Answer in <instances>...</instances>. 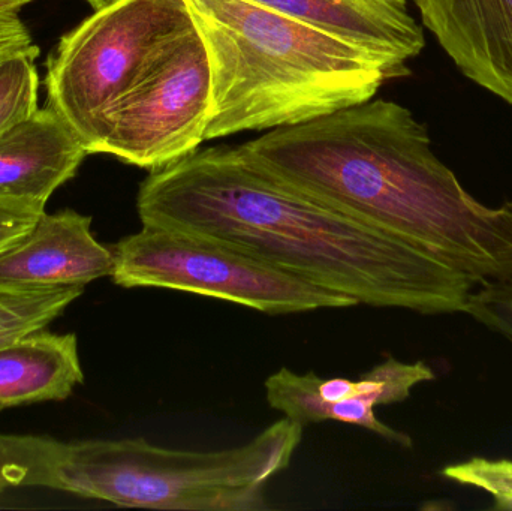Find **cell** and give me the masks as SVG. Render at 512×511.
<instances>
[{"mask_svg":"<svg viewBox=\"0 0 512 511\" xmlns=\"http://www.w3.org/2000/svg\"><path fill=\"white\" fill-rule=\"evenodd\" d=\"M44 212L33 204L0 198V251L29 233Z\"/></svg>","mask_w":512,"mask_h":511,"instance_id":"obj_20","label":"cell"},{"mask_svg":"<svg viewBox=\"0 0 512 511\" xmlns=\"http://www.w3.org/2000/svg\"><path fill=\"white\" fill-rule=\"evenodd\" d=\"M192 26L186 0H122L95 11L48 56V107L74 129L89 155L99 153L111 111Z\"/></svg>","mask_w":512,"mask_h":511,"instance_id":"obj_5","label":"cell"},{"mask_svg":"<svg viewBox=\"0 0 512 511\" xmlns=\"http://www.w3.org/2000/svg\"><path fill=\"white\" fill-rule=\"evenodd\" d=\"M93 11H101V9L110 8V6L116 5V3L122 2V0H86Z\"/></svg>","mask_w":512,"mask_h":511,"instance_id":"obj_21","label":"cell"},{"mask_svg":"<svg viewBox=\"0 0 512 511\" xmlns=\"http://www.w3.org/2000/svg\"><path fill=\"white\" fill-rule=\"evenodd\" d=\"M83 291L84 287L0 285V347L47 329Z\"/></svg>","mask_w":512,"mask_h":511,"instance_id":"obj_14","label":"cell"},{"mask_svg":"<svg viewBox=\"0 0 512 511\" xmlns=\"http://www.w3.org/2000/svg\"><path fill=\"white\" fill-rule=\"evenodd\" d=\"M465 314L512 342V275L478 285L469 296Z\"/></svg>","mask_w":512,"mask_h":511,"instance_id":"obj_18","label":"cell"},{"mask_svg":"<svg viewBox=\"0 0 512 511\" xmlns=\"http://www.w3.org/2000/svg\"><path fill=\"white\" fill-rule=\"evenodd\" d=\"M87 155L83 141L53 108H38L0 135V198L45 209Z\"/></svg>","mask_w":512,"mask_h":511,"instance_id":"obj_12","label":"cell"},{"mask_svg":"<svg viewBox=\"0 0 512 511\" xmlns=\"http://www.w3.org/2000/svg\"><path fill=\"white\" fill-rule=\"evenodd\" d=\"M303 431L283 417L219 452L162 449L143 438L65 444L54 489L132 509L265 510L268 482L289 467Z\"/></svg>","mask_w":512,"mask_h":511,"instance_id":"obj_4","label":"cell"},{"mask_svg":"<svg viewBox=\"0 0 512 511\" xmlns=\"http://www.w3.org/2000/svg\"><path fill=\"white\" fill-rule=\"evenodd\" d=\"M445 479L471 486L492 495L495 510H512V461L474 458L450 465L442 471Z\"/></svg>","mask_w":512,"mask_h":511,"instance_id":"obj_17","label":"cell"},{"mask_svg":"<svg viewBox=\"0 0 512 511\" xmlns=\"http://www.w3.org/2000/svg\"><path fill=\"white\" fill-rule=\"evenodd\" d=\"M84 374L74 333L47 329L0 347V407L65 401Z\"/></svg>","mask_w":512,"mask_h":511,"instance_id":"obj_13","label":"cell"},{"mask_svg":"<svg viewBox=\"0 0 512 511\" xmlns=\"http://www.w3.org/2000/svg\"><path fill=\"white\" fill-rule=\"evenodd\" d=\"M143 227L228 243L357 305L465 312L477 281L268 177L239 147L188 153L138 189Z\"/></svg>","mask_w":512,"mask_h":511,"instance_id":"obj_1","label":"cell"},{"mask_svg":"<svg viewBox=\"0 0 512 511\" xmlns=\"http://www.w3.org/2000/svg\"><path fill=\"white\" fill-rule=\"evenodd\" d=\"M210 90L209 56L194 23L111 111L99 153L152 171L194 152L206 141Z\"/></svg>","mask_w":512,"mask_h":511,"instance_id":"obj_7","label":"cell"},{"mask_svg":"<svg viewBox=\"0 0 512 511\" xmlns=\"http://www.w3.org/2000/svg\"><path fill=\"white\" fill-rule=\"evenodd\" d=\"M435 378L426 363L399 362L394 357H388L358 381L321 378L313 372L300 375L282 368L265 380V398L273 410L300 425L333 420L367 429L409 449L411 437L382 423L376 417V407L406 401L415 386Z\"/></svg>","mask_w":512,"mask_h":511,"instance_id":"obj_8","label":"cell"},{"mask_svg":"<svg viewBox=\"0 0 512 511\" xmlns=\"http://www.w3.org/2000/svg\"><path fill=\"white\" fill-rule=\"evenodd\" d=\"M65 444L50 437L0 434V492L18 486L54 489Z\"/></svg>","mask_w":512,"mask_h":511,"instance_id":"obj_15","label":"cell"},{"mask_svg":"<svg viewBox=\"0 0 512 511\" xmlns=\"http://www.w3.org/2000/svg\"><path fill=\"white\" fill-rule=\"evenodd\" d=\"M271 179L471 276L512 275V201L472 197L411 110L370 99L240 146Z\"/></svg>","mask_w":512,"mask_h":511,"instance_id":"obj_2","label":"cell"},{"mask_svg":"<svg viewBox=\"0 0 512 511\" xmlns=\"http://www.w3.org/2000/svg\"><path fill=\"white\" fill-rule=\"evenodd\" d=\"M36 57L20 54L0 62V135L38 110Z\"/></svg>","mask_w":512,"mask_h":511,"instance_id":"obj_16","label":"cell"},{"mask_svg":"<svg viewBox=\"0 0 512 511\" xmlns=\"http://www.w3.org/2000/svg\"><path fill=\"white\" fill-rule=\"evenodd\" d=\"M2 410H3V408H2V407H0V411H2Z\"/></svg>","mask_w":512,"mask_h":511,"instance_id":"obj_22","label":"cell"},{"mask_svg":"<svg viewBox=\"0 0 512 511\" xmlns=\"http://www.w3.org/2000/svg\"><path fill=\"white\" fill-rule=\"evenodd\" d=\"M90 228L92 218L75 210L42 213L29 233L0 251V285L86 287L113 275V248L99 243Z\"/></svg>","mask_w":512,"mask_h":511,"instance_id":"obj_9","label":"cell"},{"mask_svg":"<svg viewBox=\"0 0 512 511\" xmlns=\"http://www.w3.org/2000/svg\"><path fill=\"white\" fill-rule=\"evenodd\" d=\"M33 2L35 0H0V62L20 54L39 56V47L20 17V12Z\"/></svg>","mask_w":512,"mask_h":511,"instance_id":"obj_19","label":"cell"},{"mask_svg":"<svg viewBox=\"0 0 512 511\" xmlns=\"http://www.w3.org/2000/svg\"><path fill=\"white\" fill-rule=\"evenodd\" d=\"M319 27L378 57L393 80L411 75L409 62L426 45L409 0H252Z\"/></svg>","mask_w":512,"mask_h":511,"instance_id":"obj_11","label":"cell"},{"mask_svg":"<svg viewBox=\"0 0 512 511\" xmlns=\"http://www.w3.org/2000/svg\"><path fill=\"white\" fill-rule=\"evenodd\" d=\"M210 63L206 141L286 128L375 98L369 51L252 0H186Z\"/></svg>","mask_w":512,"mask_h":511,"instance_id":"obj_3","label":"cell"},{"mask_svg":"<svg viewBox=\"0 0 512 511\" xmlns=\"http://www.w3.org/2000/svg\"><path fill=\"white\" fill-rule=\"evenodd\" d=\"M113 251L111 278L123 288L183 291L268 315L358 306L228 243L182 231L143 227Z\"/></svg>","mask_w":512,"mask_h":511,"instance_id":"obj_6","label":"cell"},{"mask_svg":"<svg viewBox=\"0 0 512 511\" xmlns=\"http://www.w3.org/2000/svg\"><path fill=\"white\" fill-rule=\"evenodd\" d=\"M465 77L512 105V0H412Z\"/></svg>","mask_w":512,"mask_h":511,"instance_id":"obj_10","label":"cell"}]
</instances>
